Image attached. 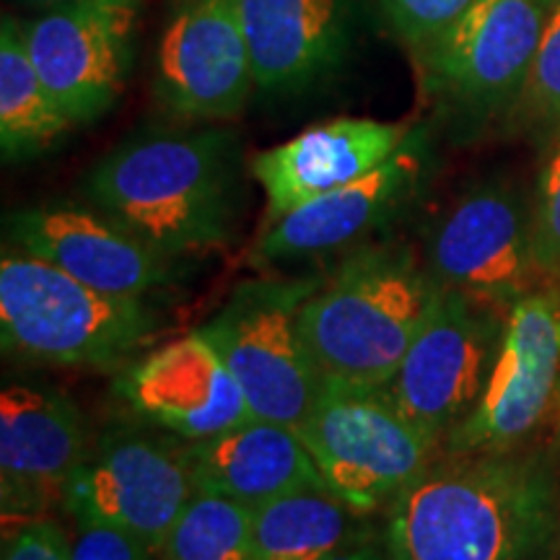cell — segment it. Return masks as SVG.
Here are the masks:
<instances>
[{"mask_svg": "<svg viewBox=\"0 0 560 560\" xmlns=\"http://www.w3.org/2000/svg\"><path fill=\"white\" fill-rule=\"evenodd\" d=\"M382 545L389 560H558V459L441 454L384 511Z\"/></svg>", "mask_w": 560, "mask_h": 560, "instance_id": "obj_1", "label": "cell"}, {"mask_svg": "<svg viewBox=\"0 0 560 560\" xmlns=\"http://www.w3.org/2000/svg\"><path fill=\"white\" fill-rule=\"evenodd\" d=\"M240 156L226 130H143L96 161L81 192L159 255H198L234 236Z\"/></svg>", "mask_w": 560, "mask_h": 560, "instance_id": "obj_2", "label": "cell"}, {"mask_svg": "<svg viewBox=\"0 0 560 560\" xmlns=\"http://www.w3.org/2000/svg\"><path fill=\"white\" fill-rule=\"evenodd\" d=\"M444 289L408 244L350 252L299 314L301 338L327 382L387 387Z\"/></svg>", "mask_w": 560, "mask_h": 560, "instance_id": "obj_3", "label": "cell"}, {"mask_svg": "<svg viewBox=\"0 0 560 560\" xmlns=\"http://www.w3.org/2000/svg\"><path fill=\"white\" fill-rule=\"evenodd\" d=\"M143 299L109 296L30 252L3 249L0 346L5 355L55 369H125L156 332Z\"/></svg>", "mask_w": 560, "mask_h": 560, "instance_id": "obj_4", "label": "cell"}, {"mask_svg": "<svg viewBox=\"0 0 560 560\" xmlns=\"http://www.w3.org/2000/svg\"><path fill=\"white\" fill-rule=\"evenodd\" d=\"M296 431L327 490L363 516L387 511L444 454V441L405 416L384 387L322 380Z\"/></svg>", "mask_w": 560, "mask_h": 560, "instance_id": "obj_5", "label": "cell"}, {"mask_svg": "<svg viewBox=\"0 0 560 560\" xmlns=\"http://www.w3.org/2000/svg\"><path fill=\"white\" fill-rule=\"evenodd\" d=\"M548 9L550 0H475L452 26L412 47L423 100L465 128L514 109Z\"/></svg>", "mask_w": 560, "mask_h": 560, "instance_id": "obj_6", "label": "cell"}, {"mask_svg": "<svg viewBox=\"0 0 560 560\" xmlns=\"http://www.w3.org/2000/svg\"><path fill=\"white\" fill-rule=\"evenodd\" d=\"M317 278L244 280L198 332L242 384L255 418L299 429L322 374L301 338L299 314Z\"/></svg>", "mask_w": 560, "mask_h": 560, "instance_id": "obj_7", "label": "cell"}, {"mask_svg": "<svg viewBox=\"0 0 560 560\" xmlns=\"http://www.w3.org/2000/svg\"><path fill=\"white\" fill-rule=\"evenodd\" d=\"M560 384V283L524 293L506 310L501 346L480 400L446 433L444 454L520 450L548 418Z\"/></svg>", "mask_w": 560, "mask_h": 560, "instance_id": "obj_8", "label": "cell"}, {"mask_svg": "<svg viewBox=\"0 0 560 560\" xmlns=\"http://www.w3.org/2000/svg\"><path fill=\"white\" fill-rule=\"evenodd\" d=\"M423 262L444 291L506 312L540 276L532 200L511 179L472 185L431 226Z\"/></svg>", "mask_w": 560, "mask_h": 560, "instance_id": "obj_9", "label": "cell"}, {"mask_svg": "<svg viewBox=\"0 0 560 560\" xmlns=\"http://www.w3.org/2000/svg\"><path fill=\"white\" fill-rule=\"evenodd\" d=\"M195 493L182 444L109 429L62 486L60 503L75 524H107L161 552Z\"/></svg>", "mask_w": 560, "mask_h": 560, "instance_id": "obj_10", "label": "cell"}, {"mask_svg": "<svg viewBox=\"0 0 560 560\" xmlns=\"http://www.w3.org/2000/svg\"><path fill=\"white\" fill-rule=\"evenodd\" d=\"M499 310L465 293L444 291L412 340L387 395L405 416L444 441L478 405L501 346Z\"/></svg>", "mask_w": 560, "mask_h": 560, "instance_id": "obj_11", "label": "cell"}, {"mask_svg": "<svg viewBox=\"0 0 560 560\" xmlns=\"http://www.w3.org/2000/svg\"><path fill=\"white\" fill-rule=\"evenodd\" d=\"M140 0H89L24 21L26 50L73 125L120 102L136 55Z\"/></svg>", "mask_w": 560, "mask_h": 560, "instance_id": "obj_12", "label": "cell"}, {"mask_svg": "<svg viewBox=\"0 0 560 560\" xmlns=\"http://www.w3.org/2000/svg\"><path fill=\"white\" fill-rule=\"evenodd\" d=\"M255 70L236 0H174L156 50L153 91L172 115L192 122L236 117Z\"/></svg>", "mask_w": 560, "mask_h": 560, "instance_id": "obj_13", "label": "cell"}, {"mask_svg": "<svg viewBox=\"0 0 560 560\" xmlns=\"http://www.w3.org/2000/svg\"><path fill=\"white\" fill-rule=\"evenodd\" d=\"M429 130L416 125L400 149L374 172L268 221L252 249V262L306 260L361 242L410 206L429 172Z\"/></svg>", "mask_w": 560, "mask_h": 560, "instance_id": "obj_14", "label": "cell"}, {"mask_svg": "<svg viewBox=\"0 0 560 560\" xmlns=\"http://www.w3.org/2000/svg\"><path fill=\"white\" fill-rule=\"evenodd\" d=\"M5 231L13 247L109 296L143 299L174 278L170 257L94 206L55 200L21 208L9 215Z\"/></svg>", "mask_w": 560, "mask_h": 560, "instance_id": "obj_15", "label": "cell"}, {"mask_svg": "<svg viewBox=\"0 0 560 560\" xmlns=\"http://www.w3.org/2000/svg\"><path fill=\"white\" fill-rule=\"evenodd\" d=\"M117 397L179 441H202L255 420L242 384L215 348L195 330L128 363Z\"/></svg>", "mask_w": 560, "mask_h": 560, "instance_id": "obj_16", "label": "cell"}, {"mask_svg": "<svg viewBox=\"0 0 560 560\" xmlns=\"http://www.w3.org/2000/svg\"><path fill=\"white\" fill-rule=\"evenodd\" d=\"M89 450L86 418L66 392L9 384L0 395L3 522L21 527L39 520Z\"/></svg>", "mask_w": 560, "mask_h": 560, "instance_id": "obj_17", "label": "cell"}, {"mask_svg": "<svg viewBox=\"0 0 560 560\" xmlns=\"http://www.w3.org/2000/svg\"><path fill=\"white\" fill-rule=\"evenodd\" d=\"M408 132L402 122L338 117L260 151L249 161V172L268 198V221L374 172Z\"/></svg>", "mask_w": 560, "mask_h": 560, "instance_id": "obj_18", "label": "cell"}, {"mask_svg": "<svg viewBox=\"0 0 560 560\" xmlns=\"http://www.w3.org/2000/svg\"><path fill=\"white\" fill-rule=\"evenodd\" d=\"M265 94H301L327 81L348 58L355 0H236Z\"/></svg>", "mask_w": 560, "mask_h": 560, "instance_id": "obj_19", "label": "cell"}, {"mask_svg": "<svg viewBox=\"0 0 560 560\" xmlns=\"http://www.w3.org/2000/svg\"><path fill=\"white\" fill-rule=\"evenodd\" d=\"M195 490L262 506L296 490H327L317 462L291 425L249 420L202 441H182Z\"/></svg>", "mask_w": 560, "mask_h": 560, "instance_id": "obj_20", "label": "cell"}, {"mask_svg": "<svg viewBox=\"0 0 560 560\" xmlns=\"http://www.w3.org/2000/svg\"><path fill=\"white\" fill-rule=\"evenodd\" d=\"M366 520L330 490H296L252 509V537L260 560H327L374 540Z\"/></svg>", "mask_w": 560, "mask_h": 560, "instance_id": "obj_21", "label": "cell"}, {"mask_svg": "<svg viewBox=\"0 0 560 560\" xmlns=\"http://www.w3.org/2000/svg\"><path fill=\"white\" fill-rule=\"evenodd\" d=\"M73 122L55 102L26 50L24 24L3 16L0 24V151L3 161L37 159L52 151Z\"/></svg>", "mask_w": 560, "mask_h": 560, "instance_id": "obj_22", "label": "cell"}, {"mask_svg": "<svg viewBox=\"0 0 560 560\" xmlns=\"http://www.w3.org/2000/svg\"><path fill=\"white\" fill-rule=\"evenodd\" d=\"M166 560H260L252 509L221 495L195 493L166 537Z\"/></svg>", "mask_w": 560, "mask_h": 560, "instance_id": "obj_23", "label": "cell"}, {"mask_svg": "<svg viewBox=\"0 0 560 560\" xmlns=\"http://www.w3.org/2000/svg\"><path fill=\"white\" fill-rule=\"evenodd\" d=\"M511 115L524 130L545 138L560 128V0H550L540 45Z\"/></svg>", "mask_w": 560, "mask_h": 560, "instance_id": "obj_24", "label": "cell"}, {"mask_svg": "<svg viewBox=\"0 0 560 560\" xmlns=\"http://www.w3.org/2000/svg\"><path fill=\"white\" fill-rule=\"evenodd\" d=\"M535 260L540 276L560 283V128L548 138V149L532 195Z\"/></svg>", "mask_w": 560, "mask_h": 560, "instance_id": "obj_25", "label": "cell"}, {"mask_svg": "<svg viewBox=\"0 0 560 560\" xmlns=\"http://www.w3.org/2000/svg\"><path fill=\"white\" fill-rule=\"evenodd\" d=\"M472 3L475 0H380L389 26L410 50L452 26Z\"/></svg>", "mask_w": 560, "mask_h": 560, "instance_id": "obj_26", "label": "cell"}, {"mask_svg": "<svg viewBox=\"0 0 560 560\" xmlns=\"http://www.w3.org/2000/svg\"><path fill=\"white\" fill-rule=\"evenodd\" d=\"M153 552L140 537L107 524H79L70 540V560H151Z\"/></svg>", "mask_w": 560, "mask_h": 560, "instance_id": "obj_27", "label": "cell"}, {"mask_svg": "<svg viewBox=\"0 0 560 560\" xmlns=\"http://www.w3.org/2000/svg\"><path fill=\"white\" fill-rule=\"evenodd\" d=\"M0 560H70V540L60 524L34 520L5 532Z\"/></svg>", "mask_w": 560, "mask_h": 560, "instance_id": "obj_28", "label": "cell"}, {"mask_svg": "<svg viewBox=\"0 0 560 560\" xmlns=\"http://www.w3.org/2000/svg\"><path fill=\"white\" fill-rule=\"evenodd\" d=\"M327 560H389V556L387 550H384V545L371 540V542H361V545H353V548L335 552V556Z\"/></svg>", "mask_w": 560, "mask_h": 560, "instance_id": "obj_29", "label": "cell"}, {"mask_svg": "<svg viewBox=\"0 0 560 560\" xmlns=\"http://www.w3.org/2000/svg\"><path fill=\"white\" fill-rule=\"evenodd\" d=\"M13 3L24 5L30 11H52V9H62V5H75V3H89V0H13Z\"/></svg>", "mask_w": 560, "mask_h": 560, "instance_id": "obj_30", "label": "cell"}, {"mask_svg": "<svg viewBox=\"0 0 560 560\" xmlns=\"http://www.w3.org/2000/svg\"><path fill=\"white\" fill-rule=\"evenodd\" d=\"M552 444H550V452L552 457L560 462V384H558V395H556V405H552Z\"/></svg>", "mask_w": 560, "mask_h": 560, "instance_id": "obj_31", "label": "cell"}, {"mask_svg": "<svg viewBox=\"0 0 560 560\" xmlns=\"http://www.w3.org/2000/svg\"><path fill=\"white\" fill-rule=\"evenodd\" d=\"M558 560H560V550H558Z\"/></svg>", "mask_w": 560, "mask_h": 560, "instance_id": "obj_32", "label": "cell"}]
</instances>
